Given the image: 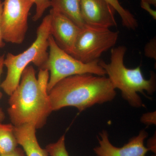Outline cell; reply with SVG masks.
I'll return each mask as SVG.
<instances>
[{"label":"cell","instance_id":"6da1fadb","mask_svg":"<svg viewBox=\"0 0 156 156\" xmlns=\"http://www.w3.org/2000/svg\"><path fill=\"white\" fill-rule=\"evenodd\" d=\"M49 75L47 70L39 69L37 78L32 66L23 72L19 85L9 100L8 113L12 125L31 124L37 129L46 125L53 112L47 89Z\"/></svg>","mask_w":156,"mask_h":156},{"label":"cell","instance_id":"7a4b0ae2","mask_svg":"<svg viewBox=\"0 0 156 156\" xmlns=\"http://www.w3.org/2000/svg\"><path fill=\"white\" fill-rule=\"evenodd\" d=\"M48 93L53 112L71 106L82 112L112 101L117 94L108 77L89 73L63 79Z\"/></svg>","mask_w":156,"mask_h":156},{"label":"cell","instance_id":"3957f363","mask_svg":"<svg viewBox=\"0 0 156 156\" xmlns=\"http://www.w3.org/2000/svg\"><path fill=\"white\" fill-rule=\"evenodd\" d=\"M126 50L127 48L123 46L112 48L110 62L107 63L99 61V64L108 76L114 88L119 89L122 97L131 107H144V105L138 93L148 98L146 92L148 95H153L156 90V76L151 73L150 78L147 80L143 75L140 66L133 69L126 67L124 62Z\"/></svg>","mask_w":156,"mask_h":156},{"label":"cell","instance_id":"277c9868","mask_svg":"<svg viewBox=\"0 0 156 156\" xmlns=\"http://www.w3.org/2000/svg\"><path fill=\"white\" fill-rule=\"evenodd\" d=\"M51 16H46L38 27L37 38L31 45L22 53L14 55L9 53L4 59L7 75L1 84L3 91L10 96L16 89L26 68L30 62L41 69L48 57L49 38L50 35Z\"/></svg>","mask_w":156,"mask_h":156},{"label":"cell","instance_id":"5b68a950","mask_svg":"<svg viewBox=\"0 0 156 156\" xmlns=\"http://www.w3.org/2000/svg\"><path fill=\"white\" fill-rule=\"evenodd\" d=\"M48 48V59L40 69L47 70L50 73L47 88L48 92L58 82L70 76L87 73L106 75L105 71L99 64V59L84 63L76 59L59 48L51 35Z\"/></svg>","mask_w":156,"mask_h":156},{"label":"cell","instance_id":"8992f818","mask_svg":"<svg viewBox=\"0 0 156 156\" xmlns=\"http://www.w3.org/2000/svg\"><path fill=\"white\" fill-rule=\"evenodd\" d=\"M119 36V31L86 25L81 29L70 55L84 63L98 60L115 46Z\"/></svg>","mask_w":156,"mask_h":156},{"label":"cell","instance_id":"52a82bcc","mask_svg":"<svg viewBox=\"0 0 156 156\" xmlns=\"http://www.w3.org/2000/svg\"><path fill=\"white\" fill-rule=\"evenodd\" d=\"M33 0H4L1 26L4 41L22 44L28 28V17Z\"/></svg>","mask_w":156,"mask_h":156},{"label":"cell","instance_id":"ba28073f","mask_svg":"<svg viewBox=\"0 0 156 156\" xmlns=\"http://www.w3.org/2000/svg\"><path fill=\"white\" fill-rule=\"evenodd\" d=\"M148 135L146 130L142 129L122 147H118L112 144L108 133L103 130L99 133L100 137H98L99 145L93 151L97 156H146L149 151L144 142Z\"/></svg>","mask_w":156,"mask_h":156},{"label":"cell","instance_id":"9c48e42d","mask_svg":"<svg viewBox=\"0 0 156 156\" xmlns=\"http://www.w3.org/2000/svg\"><path fill=\"white\" fill-rule=\"evenodd\" d=\"M80 7L86 25L106 28L117 26L115 10L106 0H80Z\"/></svg>","mask_w":156,"mask_h":156},{"label":"cell","instance_id":"30bf717a","mask_svg":"<svg viewBox=\"0 0 156 156\" xmlns=\"http://www.w3.org/2000/svg\"><path fill=\"white\" fill-rule=\"evenodd\" d=\"M50 34L56 44L68 54L72 51L81 29L63 14L51 9Z\"/></svg>","mask_w":156,"mask_h":156},{"label":"cell","instance_id":"8fae6325","mask_svg":"<svg viewBox=\"0 0 156 156\" xmlns=\"http://www.w3.org/2000/svg\"><path fill=\"white\" fill-rule=\"evenodd\" d=\"M36 129L31 124L14 126L17 143L22 147L26 156H49L46 149L42 148L38 142Z\"/></svg>","mask_w":156,"mask_h":156},{"label":"cell","instance_id":"7c38bea8","mask_svg":"<svg viewBox=\"0 0 156 156\" xmlns=\"http://www.w3.org/2000/svg\"><path fill=\"white\" fill-rule=\"evenodd\" d=\"M52 9L63 14L80 28L86 26L82 17L80 0H50Z\"/></svg>","mask_w":156,"mask_h":156},{"label":"cell","instance_id":"4fadbf2b","mask_svg":"<svg viewBox=\"0 0 156 156\" xmlns=\"http://www.w3.org/2000/svg\"><path fill=\"white\" fill-rule=\"evenodd\" d=\"M14 128L12 124H4L0 122V155L9 153L17 147Z\"/></svg>","mask_w":156,"mask_h":156},{"label":"cell","instance_id":"5bb4252c","mask_svg":"<svg viewBox=\"0 0 156 156\" xmlns=\"http://www.w3.org/2000/svg\"><path fill=\"white\" fill-rule=\"evenodd\" d=\"M119 15L123 25L129 29H136L138 27L137 20L131 12L121 5L119 0H106Z\"/></svg>","mask_w":156,"mask_h":156},{"label":"cell","instance_id":"9a60e30c","mask_svg":"<svg viewBox=\"0 0 156 156\" xmlns=\"http://www.w3.org/2000/svg\"><path fill=\"white\" fill-rule=\"evenodd\" d=\"M45 149L50 156H69L66 147L65 134L56 142L48 144Z\"/></svg>","mask_w":156,"mask_h":156},{"label":"cell","instance_id":"2e32d148","mask_svg":"<svg viewBox=\"0 0 156 156\" xmlns=\"http://www.w3.org/2000/svg\"><path fill=\"white\" fill-rule=\"evenodd\" d=\"M36 5V11L33 17L34 21H37L43 16L45 11L51 7L50 0H33Z\"/></svg>","mask_w":156,"mask_h":156},{"label":"cell","instance_id":"e0dca14e","mask_svg":"<svg viewBox=\"0 0 156 156\" xmlns=\"http://www.w3.org/2000/svg\"><path fill=\"white\" fill-rule=\"evenodd\" d=\"M144 54L147 57L156 59V38L152 39L146 45L144 48Z\"/></svg>","mask_w":156,"mask_h":156},{"label":"cell","instance_id":"ac0fdd59","mask_svg":"<svg viewBox=\"0 0 156 156\" xmlns=\"http://www.w3.org/2000/svg\"><path fill=\"white\" fill-rule=\"evenodd\" d=\"M156 112H149L144 114L140 118V122L147 126L156 125Z\"/></svg>","mask_w":156,"mask_h":156},{"label":"cell","instance_id":"d6986e66","mask_svg":"<svg viewBox=\"0 0 156 156\" xmlns=\"http://www.w3.org/2000/svg\"><path fill=\"white\" fill-rule=\"evenodd\" d=\"M5 58V55H2L0 56V79H1V76H2L3 73ZM0 86H1V85H0ZM2 92H0V99L2 98ZM5 113H4L2 109L0 108V122H2L5 120Z\"/></svg>","mask_w":156,"mask_h":156},{"label":"cell","instance_id":"ffe728a7","mask_svg":"<svg viewBox=\"0 0 156 156\" xmlns=\"http://www.w3.org/2000/svg\"><path fill=\"white\" fill-rule=\"evenodd\" d=\"M140 6L143 9L147 12L154 19H156V11L152 9L150 4L144 1H140Z\"/></svg>","mask_w":156,"mask_h":156},{"label":"cell","instance_id":"44dd1931","mask_svg":"<svg viewBox=\"0 0 156 156\" xmlns=\"http://www.w3.org/2000/svg\"><path fill=\"white\" fill-rule=\"evenodd\" d=\"M156 134L154 135L152 137H151L147 141V147L149 151H151L155 154L156 152Z\"/></svg>","mask_w":156,"mask_h":156},{"label":"cell","instance_id":"7402d4cb","mask_svg":"<svg viewBox=\"0 0 156 156\" xmlns=\"http://www.w3.org/2000/svg\"><path fill=\"white\" fill-rule=\"evenodd\" d=\"M0 156H26V155L23 149L17 147L11 152L5 154L0 155Z\"/></svg>","mask_w":156,"mask_h":156},{"label":"cell","instance_id":"603a6c76","mask_svg":"<svg viewBox=\"0 0 156 156\" xmlns=\"http://www.w3.org/2000/svg\"><path fill=\"white\" fill-rule=\"evenodd\" d=\"M3 9V2L2 0H0V48H2L5 46V43L3 39L2 34V26H1V20H2V12Z\"/></svg>","mask_w":156,"mask_h":156},{"label":"cell","instance_id":"cb8c5ba5","mask_svg":"<svg viewBox=\"0 0 156 156\" xmlns=\"http://www.w3.org/2000/svg\"><path fill=\"white\" fill-rule=\"evenodd\" d=\"M140 1H144L145 2L151 5H152L154 6L155 7L156 6V0H140Z\"/></svg>","mask_w":156,"mask_h":156},{"label":"cell","instance_id":"d4e9b609","mask_svg":"<svg viewBox=\"0 0 156 156\" xmlns=\"http://www.w3.org/2000/svg\"><path fill=\"white\" fill-rule=\"evenodd\" d=\"M151 156H156V155H152Z\"/></svg>","mask_w":156,"mask_h":156}]
</instances>
